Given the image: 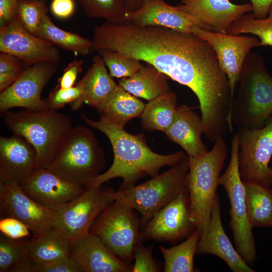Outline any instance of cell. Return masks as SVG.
Wrapping results in <instances>:
<instances>
[{
    "instance_id": "6da1fadb",
    "label": "cell",
    "mask_w": 272,
    "mask_h": 272,
    "mask_svg": "<svg viewBox=\"0 0 272 272\" xmlns=\"http://www.w3.org/2000/svg\"><path fill=\"white\" fill-rule=\"evenodd\" d=\"M92 41L93 50L109 49L152 65L189 88L200 103L213 98L226 80L212 46L192 33L106 21L95 27Z\"/></svg>"
},
{
    "instance_id": "7a4b0ae2",
    "label": "cell",
    "mask_w": 272,
    "mask_h": 272,
    "mask_svg": "<svg viewBox=\"0 0 272 272\" xmlns=\"http://www.w3.org/2000/svg\"><path fill=\"white\" fill-rule=\"evenodd\" d=\"M82 120L89 126L99 130L109 140L114 154L111 167L91 180L87 188L99 187L115 178H121L122 182L119 190L134 185L140 178L157 175L160 169L165 166H173L179 163L186 156L182 151L169 155H161L153 151L148 146L144 134H132L101 116L94 120L84 113Z\"/></svg>"
},
{
    "instance_id": "3957f363",
    "label": "cell",
    "mask_w": 272,
    "mask_h": 272,
    "mask_svg": "<svg viewBox=\"0 0 272 272\" xmlns=\"http://www.w3.org/2000/svg\"><path fill=\"white\" fill-rule=\"evenodd\" d=\"M237 85L228 129L232 131L234 124L248 128L262 127L272 116V77L260 55L252 51L248 53Z\"/></svg>"
},
{
    "instance_id": "277c9868",
    "label": "cell",
    "mask_w": 272,
    "mask_h": 272,
    "mask_svg": "<svg viewBox=\"0 0 272 272\" xmlns=\"http://www.w3.org/2000/svg\"><path fill=\"white\" fill-rule=\"evenodd\" d=\"M4 124L14 134L23 137L35 149L36 168H47L72 129V121L56 110L6 111Z\"/></svg>"
},
{
    "instance_id": "5b68a950",
    "label": "cell",
    "mask_w": 272,
    "mask_h": 272,
    "mask_svg": "<svg viewBox=\"0 0 272 272\" xmlns=\"http://www.w3.org/2000/svg\"><path fill=\"white\" fill-rule=\"evenodd\" d=\"M227 157V148L223 136L215 141L212 148L206 153L197 157L188 156L186 188L191 219L201 234L211 219L220 173Z\"/></svg>"
},
{
    "instance_id": "8992f818",
    "label": "cell",
    "mask_w": 272,
    "mask_h": 272,
    "mask_svg": "<svg viewBox=\"0 0 272 272\" xmlns=\"http://www.w3.org/2000/svg\"><path fill=\"white\" fill-rule=\"evenodd\" d=\"M105 164L104 152L93 131L79 125L71 130L47 169L86 189L88 184L101 174Z\"/></svg>"
},
{
    "instance_id": "52a82bcc",
    "label": "cell",
    "mask_w": 272,
    "mask_h": 272,
    "mask_svg": "<svg viewBox=\"0 0 272 272\" xmlns=\"http://www.w3.org/2000/svg\"><path fill=\"white\" fill-rule=\"evenodd\" d=\"M188 156L169 169L138 185L115 191V201L141 215V229L153 216L186 189Z\"/></svg>"
},
{
    "instance_id": "ba28073f",
    "label": "cell",
    "mask_w": 272,
    "mask_h": 272,
    "mask_svg": "<svg viewBox=\"0 0 272 272\" xmlns=\"http://www.w3.org/2000/svg\"><path fill=\"white\" fill-rule=\"evenodd\" d=\"M239 134L231 141L230 159L225 171L220 176L219 183L224 188L230 205L229 227L236 249L249 265L257 259L256 248L251 227L247 216L245 191L239 170Z\"/></svg>"
},
{
    "instance_id": "9c48e42d",
    "label": "cell",
    "mask_w": 272,
    "mask_h": 272,
    "mask_svg": "<svg viewBox=\"0 0 272 272\" xmlns=\"http://www.w3.org/2000/svg\"><path fill=\"white\" fill-rule=\"evenodd\" d=\"M135 211L114 201L98 217L89 231L99 236L117 257L129 264L137 247L143 241L141 219Z\"/></svg>"
},
{
    "instance_id": "30bf717a",
    "label": "cell",
    "mask_w": 272,
    "mask_h": 272,
    "mask_svg": "<svg viewBox=\"0 0 272 272\" xmlns=\"http://www.w3.org/2000/svg\"><path fill=\"white\" fill-rule=\"evenodd\" d=\"M239 170L244 183L272 186V116L258 128H238Z\"/></svg>"
},
{
    "instance_id": "8fae6325",
    "label": "cell",
    "mask_w": 272,
    "mask_h": 272,
    "mask_svg": "<svg viewBox=\"0 0 272 272\" xmlns=\"http://www.w3.org/2000/svg\"><path fill=\"white\" fill-rule=\"evenodd\" d=\"M115 201V191L101 186L85 189L78 197L55 211L54 228L72 243L89 233L101 213Z\"/></svg>"
},
{
    "instance_id": "7c38bea8",
    "label": "cell",
    "mask_w": 272,
    "mask_h": 272,
    "mask_svg": "<svg viewBox=\"0 0 272 272\" xmlns=\"http://www.w3.org/2000/svg\"><path fill=\"white\" fill-rule=\"evenodd\" d=\"M58 65L51 61H44L26 67L11 86L1 92V112H6L15 107L33 111L48 110L41 94Z\"/></svg>"
},
{
    "instance_id": "4fadbf2b",
    "label": "cell",
    "mask_w": 272,
    "mask_h": 272,
    "mask_svg": "<svg viewBox=\"0 0 272 272\" xmlns=\"http://www.w3.org/2000/svg\"><path fill=\"white\" fill-rule=\"evenodd\" d=\"M191 33L207 41L215 50L228 79L233 100L244 61L251 49L261 46L260 40L256 37L218 33L196 26L192 28Z\"/></svg>"
},
{
    "instance_id": "5bb4252c",
    "label": "cell",
    "mask_w": 272,
    "mask_h": 272,
    "mask_svg": "<svg viewBox=\"0 0 272 272\" xmlns=\"http://www.w3.org/2000/svg\"><path fill=\"white\" fill-rule=\"evenodd\" d=\"M195 230L186 188L153 216L141 235L143 241L174 242L187 238Z\"/></svg>"
},
{
    "instance_id": "9a60e30c",
    "label": "cell",
    "mask_w": 272,
    "mask_h": 272,
    "mask_svg": "<svg viewBox=\"0 0 272 272\" xmlns=\"http://www.w3.org/2000/svg\"><path fill=\"white\" fill-rule=\"evenodd\" d=\"M1 218L12 217L26 225L33 236L54 227L55 211L39 205L16 184L0 182Z\"/></svg>"
},
{
    "instance_id": "2e32d148",
    "label": "cell",
    "mask_w": 272,
    "mask_h": 272,
    "mask_svg": "<svg viewBox=\"0 0 272 272\" xmlns=\"http://www.w3.org/2000/svg\"><path fill=\"white\" fill-rule=\"evenodd\" d=\"M0 51L19 58L27 67L44 61L59 64L60 59L57 46L27 32L17 16L0 27Z\"/></svg>"
},
{
    "instance_id": "e0dca14e",
    "label": "cell",
    "mask_w": 272,
    "mask_h": 272,
    "mask_svg": "<svg viewBox=\"0 0 272 272\" xmlns=\"http://www.w3.org/2000/svg\"><path fill=\"white\" fill-rule=\"evenodd\" d=\"M20 186L35 201L54 211L77 198L85 190L44 168H36Z\"/></svg>"
},
{
    "instance_id": "ac0fdd59",
    "label": "cell",
    "mask_w": 272,
    "mask_h": 272,
    "mask_svg": "<svg viewBox=\"0 0 272 272\" xmlns=\"http://www.w3.org/2000/svg\"><path fill=\"white\" fill-rule=\"evenodd\" d=\"M125 22L139 26L162 27L187 33H191L195 26L213 31L199 19L183 12L177 6L168 4L164 0H146L138 11L127 12Z\"/></svg>"
},
{
    "instance_id": "d6986e66",
    "label": "cell",
    "mask_w": 272,
    "mask_h": 272,
    "mask_svg": "<svg viewBox=\"0 0 272 272\" xmlns=\"http://www.w3.org/2000/svg\"><path fill=\"white\" fill-rule=\"evenodd\" d=\"M37 153L22 137H0V182L21 186L36 169Z\"/></svg>"
},
{
    "instance_id": "ffe728a7",
    "label": "cell",
    "mask_w": 272,
    "mask_h": 272,
    "mask_svg": "<svg viewBox=\"0 0 272 272\" xmlns=\"http://www.w3.org/2000/svg\"><path fill=\"white\" fill-rule=\"evenodd\" d=\"M199 255L212 254L222 259L233 272L255 271L233 247L224 229L219 197L217 194L210 222L201 234L196 251Z\"/></svg>"
},
{
    "instance_id": "44dd1931",
    "label": "cell",
    "mask_w": 272,
    "mask_h": 272,
    "mask_svg": "<svg viewBox=\"0 0 272 272\" xmlns=\"http://www.w3.org/2000/svg\"><path fill=\"white\" fill-rule=\"evenodd\" d=\"M183 12L196 17L213 31L228 34L234 22L252 11L249 3L237 5L230 0H181L177 6Z\"/></svg>"
},
{
    "instance_id": "7402d4cb",
    "label": "cell",
    "mask_w": 272,
    "mask_h": 272,
    "mask_svg": "<svg viewBox=\"0 0 272 272\" xmlns=\"http://www.w3.org/2000/svg\"><path fill=\"white\" fill-rule=\"evenodd\" d=\"M71 255L83 272L131 271V264L117 257L99 236L91 233L72 243Z\"/></svg>"
},
{
    "instance_id": "603a6c76",
    "label": "cell",
    "mask_w": 272,
    "mask_h": 272,
    "mask_svg": "<svg viewBox=\"0 0 272 272\" xmlns=\"http://www.w3.org/2000/svg\"><path fill=\"white\" fill-rule=\"evenodd\" d=\"M164 133L189 157H197L209 151L201 139V134L204 133L201 117L193 108L186 105L177 107L173 121Z\"/></svg>"
},
{
    "instance_id": "cb8c5ba5",
    "label": "cell",
    "mask_w": 272,
    "mask_h": 272,
    "mask_svg": "<svg viewBox=\"0 0 272 272\" xmlns=\"http://www.w3.org/2000/svg\"><path fill=\"white\" fill-rule=\"evenodd\" d=\"M72 242L52 227L42 234L27 240V261L16 268L28 264L51 263L71 255Z\"/></svg>"
},
{
    "instance_id": "d4e9b609",
    "label": "cell",
    "mask_w": 272,
    "mask_h": 272,
    "mask_svg": "<svg viewBox=\"0 0 272 272\" xmlns=\"http://www.w3.org/2000/svg\"><path fill=\"white\" fill-rule=\"evenodd\" d=\"M111 78L101 56H94L92 66L76 85L81 88L82 95L70 104L71 108L78 109L84 103L95 108L117 85Z\"/></svg>"
},
{
    "instance_id": "484cf974",
    "label": "cell",
    "mask_w": 272,
    "mask_h": 272,
    "mask_svg": "<svg viewBox=\"0 0 272 272\" xmlns=\"http://www.w3.org/2000/svg\"><path fill=\"white\" fill-rule=\"evenodd\" d=\"M145 106L141 100L117 85L95 108L101 116L124 127L130 120L141 115Z\"/></svg>"
},
{
    "instance_id": "4316f807",
    "label": "cell",
    "mask_w": 272,
    "mask_h": 272,
    "mask_svg": "<svg viewBox=\"0 0 272 272\" xmlns=\"http://www.w3.org/2000/svg\"><path fill=\"white\" fill-rule=\"evenodd\" d=\"M169 77L152 65L147 63L130 77L122 78L119 85L132 95L148 101L172 92Z\"/></svg>"
},
{
    "instance_id": "83f0119b",
    "label": "cell",
    "mask_w": 272,
    "mask_h": 272,
    "mask_svg": "<svg viewBox=\"0 0 272 272\" xmlns=\"http://www.w3.org/2000/svg\"><path fill=\"white\" fill-rule=\"evenodd\" d=\"M249 222L252 228L272 227V189L253 183H244Z\"/></svg>"
},
{
    "instance_id": "f1b7e54d",
    "label": "cell",
    "mask_w": 272,
    "mask_h": 272,
    "mask_svg": "<svg viewBox=\"0 0 272 272\" xmlns=\"http://www.w3.org/2000/svg\"><path fill=\"white\" fill-rule=\"evenodd\" d=\"M35 36L51 42L58 48L72 51L76 55H87L93 50L92 40L60 29L47 15L41 20Z\"/></svg>"
},
{
    "instance_id": "f546056e",
    "label": "cell",
    "mask_w": 272,
    "mask_h": 272,
    "mask_svg": "<svg viewBox=\"0 0 272 272\" xmlns=\"http://www.w3.org/2000/svg\"><path fill=\"white\" fill-rule=\"evenodd\" d=\"M177 103V95L173 92L149 101L140 116L143 128L165 132L173 121Z\"/></svg>"
},
{
    "instance_id": "4dcf8cb0",
    "label": "cell",
    "mask_w": 272,
    "mask_h": 272,
    "mask_svg": "<svg viewBox=\"0 0 272 272\" xmlns=\"http://www.w3.org/2000/svg\"><path fill=\"white\" fill-rule=\"evenodd\" d=\"M200 233L195 230L186 240L181 243L167 248L160 246V250L164 260L165 272H193V259Z\"/></svg>"
},
{
    "instance_id": "1f68e13d",
    "label": "cell",
    "mask_w": 272,
    "mask_h": 272,
    "mask_svg": "<svg viewBox=\"0 0 272 272\" xmlns=\"http://www.w3.org/2000/svg\"><path fill=\"white\" fill-rule=\"evenodd\" d=\"M228 34H252L258 38L261 46H272V4L266 18L257 19L252 13H246L233 23Z\"/></svg>"
},
{
    "instance_id": "d6a6232c",
    "label": "cell",
    "mask_w": 272,
    "mask_h": 272,
    "mask_svg": "<svg viewBox=\"0 0 272 272\" xmlns=\"http://www.w3.org/2000/svg\"><path fill=\"white\" fill-rule=\"evenodd\" d=\"M85 14L90 18H102L112 23L126 22L124 0H77Z\"/></svg>"
},
{
    "instance_id": "836d02e7",
    "label": "cell",
    "mask_w": 272,
    "mask_h": 272,
    "mask_svg": "<svg viewBox=\"0 0 272 272\" xmlns=\"http://www.w3.org/2000/svg\"><path fill=\"white\" fill-rule=\"evenodd\" d=\"M27 260V240L0 235V271L13 272Z\"/></svg>"
},
{
    "instance_id": "e575fe53",
    "label": "cell",
    "mask_w": 272,
    "mask_h": 272,
    "mask_svg": "<svg viewBox=\"0 0 272 272\" xmlns=\"http://www.w3.org/2000/svg\"><path fill=\"white\" fill-rule=\"evenodd\" d=\"M109 71L111 77L124 78L131 76L142 67L140 60L113 50L101 49L96 50Z\"/></svg>"
},
{
    "instance_id": "d590c367",
    "label": "cell",
    "mask_w": 272,
    "mask_h": 272,
    "mask_svg": "<svg viewBox=\"0 0 272 272\" xmlns=\"http://www.w3.org/2000/svg\"><path fill=\"white\" fill-rule=\"evenodd\" d=\"M48 8L45 2L40 0H19L16 16L23 27L35 35Z\"/></svg>"
},
{
    "instance_id": "8d00e7d4",
    "label": "cell",
    "mask_w": 272,
    "mask_h": 272,
    "mask_svg": "<svg viewBox=\"0 0 272 272\" xmlns=\"http://www.w3.org/2000/svg\"><path fill=\"white\" fill-rule=\"evenodd\" d=\"M15 272H83L80 266L70 255L48 263L40 265L28 264L22 266Z\"/></svg>"
},
{
    "instance_id": "74e56055",
    "label": "cell",
    "mask_w": 272,
    "mask_h": 272,
    "mask_svg": "<svg viewBox=\"0 0 272 272\" xmlns=\"http://www.w3.org/2000/svg\"><path fill=\"white\" fill-rule=\"evenodd\" d=\"M81 95L82 90L77 85L66 89L56 87L44 100L48 109L57 110L75 102Z\"/></svg>"
},
{
    "instance_id": "f35d334b",
    "label": "cell",
    "mask_w": 272,
    "mask_h": 272,
    "mask_svg": "<svg viewBox=\"0 0 272 272\" xmlns=\"http://www.w3.org/2000/svg\"><path fill=\"white\" fill-rule=\"evenodd\" d=\"M153 246H144L142 242L137 247L132 265V272H158L161 271L152 256Z\"/></svg>"
},
{
    "instance_id": "ab89813d",
    "label": "cell",
    "mask_w": 272,
    "mask_h": 272,
    "mask_svg": "<svg viewBox=\"0 0 272 272\" xmlns=\"http://www.w3.org/2000/svg\"><path fill=\"white\" fill-rule=\"evenodd\" d=\"M0 231L4 235L12 239H20L30 236L28 227L12 217L1 218Z\"/></svg>"
},
{
    "instance_id": "60d3db41",
    "label": "cell",
    "mask_w": 272,
    "mask_h": 272,
    "mask_svg": "<svg viewBox=\"0 0 272 272\" xmlns=\"http://www.w3.org/2000/svg\"><path fill=\"white\" fill-rule=\"evenodd\" d=\"M83 64L82 60L75 59L70 62L58 79L56 87L62 89L74 87L78 74L82 71Z\"/></svg>"
},
{
    "instance_id": "b9f144b4",
    "label": "cell",
    "mask_w": 272,
    "mask_h": 272,
    "mask_svg": "<svg viewBox=\"0 0 272 272\" xmlns=\"http://www.w3.org/2000/svg\"><path fill=\"white\" fill-rule=\"evenodd\" d=\"M25 63L19 58L8 53L0 54V73H22L26 68Z\"/></svg>"
},
{
    "instance_id": "7bdbcfd3",
    "label": "cell",
    "mask_w": 272,
    "mask_h": 272,
    "mask_svg": "<svg viewBox=\"0 0 272 272\" xmlns=\"http://www.w3.org/2000/svg\"><path fill=\"white\" fill-rule=\"evenodd\" d=\"M52 14L59 19L70 17L75 10L74 0H52L50 4Z\"/></svg>"
},
{
    "instance_id": "ee69618b",
    "label": "cell",
    "mask_w": 272,
    "mask_h": 272,
    "mask_svg": "<svg viewBox=\"0 0 272 272\" xmlns=\"http://www.w3.org/2000/svg\"><path fill=\"white\" fill-rule=\"evenodd\" d=\"M19 0H0V27L4 26L16 17Z\"/></svg>"
},
{
    "instance_id": "f6af8a7d",
    "label": "cell",
    "mask_w": 272,
    "mask_h": 272,
    "mask_svg": "<svg viewBox=\"0 0 272 272\" xmlns=\"http://www.w3.org/2000/svg\"><path fill=\"white\" fill-rule=\"evenodd\" d=\"M252 5V11L257 19H264L267 16L272 0H249Z\"/></svg>"
},
{
    "instance_id": "bcb514c9",
    "label": "cell",
    "mask_w": 272,
    "mask_h": 272,
    "mask_svg": "<svg viewBox=\"0 0 272 272\" xmlns=\"http://www.w3.org/2000/svg\"><path fill=\"white\" fill-rule=\"evenodd\" d=\"M21 73H0V92L11 86L19 78Z\"/></svg>"
},
{
    "instance_id": "7dc6e473",
    "label": "cell",
    "mask_w": 272,
    "mask_h": 272,
    "mask_svg": "<svg viewBox=\"0 0 272 272\" xmlns=\"http://www.w3.org/2000/svg\"><path fill=\"white\" fill-rule=\"evenodd\" d=\"M146 0H124L125 9L128 12H133L141 9Z\"/></svg>"
},
{
    "instance_id": "c3c4849f",
    "label": "cell",
    "mask_w": 272,
    "mask_h": 272,
    "mask_svg": "<svg viewBox=\"0 0 272 272\" xmlns=\"http://www.w3.org/2000/svg\"><path fill=\"white\" fill-rule=\"evenodd\" d=\"M40 1H44V2L45 1V0H40Z\"/></svg>"
},
{
    "instance_id": "681fc988",
    "label": "cell",
    "mask_w": 272,
    "mask_h": 272,
    "mask_svg": "<svg viewBox=\"0 0 272 272\" xmlns=\"http://www.w3.org/2000/svg\"><path fill=\"white\" fill-rule=\"evenodd\" d=\"M271 228H272V227Z\"/></svg>"
}]
</instances>
